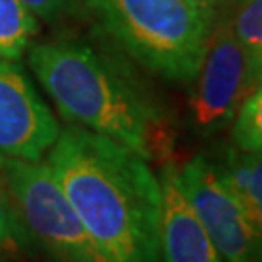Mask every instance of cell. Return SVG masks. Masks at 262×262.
I'll return each instance as SVG.
<instances>
[{
    "label": "cell",
    "instance_id": "cell-1",
    "mask_svg": "<svg viewBox=\"0 0 262 262\" xmlns=\"http://www.w3.org/2000/svg\"><path fill=\"white\" fill-rule=\"evenodd\" d=\"M47 165L103 262H159L161 185L150 161L107 136L68 126Z\"/></svg>",
    "mask_w": 262,
    "mask_h": 262
},
{
    "label": "cell",
    "instance_id": "cell-2",
    "mask_svg": "<svg viewBox=\"0 0 262 262\" xmlns=\"http://www.w3.org/2000/svg\"><path fill=\"white\" fill-rule=\"evenodd\" d=\"M29 66L72 126L107 136L146 161H169L167 113L124 62L80 39H53L29 49Z\"/></svg>",
    "mask_w": 262,
    "mask_h": 262
},
{
    "label": "cell",
    "instance_id": "cell-3",
    "mask_svg": "<svg viewBox=\"0 0 262 262\" xmlns=\"http://www.w3.org/2000/svg\"><path fill=\"white\" fill-rule=\"evenodd\" d=\"M85 6L136 64L171 84L192 80L210 28L187 0H85Z\"/></svg>",
    "mask_w": 262,
    "mask_h": 262
},
{
    "label": "cell",
    "instance_id": "cell-4",
    "mask_svg": "<svg viewBox=\"0 0 262 262\" xmlns=\"http://www.w3.org/2000/svg\"><path fill=\"white\" fill-rule=\"evenodd\" d=\"M0 175L31 249L51 262H103L47 161L4 159Z\"/></svg>",
    "mask_w": 262,
    "mask_h": 262
},
{
    "label": "cell",
    "instance_id": "cell-5",
    "mask_svg": "<svg viewBox=\"0 0 262 262\" xmlns=\"http://www.w3.org/2000/svg\"><path fill=\"white\" fill-rule=\"evenodd\" d=\"M187 85L190 130L200 138L224 132L247 97V62L235 37L233 16L210 26L200 64Z\"/></svg>",
    "mask_w": 262,
    "mask_h": 262
},
{
    "label": "cell",
    "instance_id": "cell-6",
    "mask_svg": "<svg viewBox=\"0 0 262 262\" xmlns=\"http://www.w3.org/2000/svg\"><path fill=\"white\" fill-rule=\"evenodd\" d=\"M181 187L224 262H262V235L214 159L200 154L179 169Z\"/></svg>",
    "mask_w": 262,
    "mask_h": 262
},
{
    "label": "cell",
    "instance_id": "cell-7",
    "mask_svg": "<svg viewBox=\"0 0 262 262\" xmlns=\"http://www.w3.org/2000/svg\"><path fill=\"white\" fill-rule=\"evenodd\" d=\"M60 126L24 68L0 58V161L41 159Z\"/></svg>",
    "mask_w": 262,
    "mask_h": 262
},
{
    "label": "cell",
    "instance_id": "cell-8",
    "mask_svg": "<svg viewBox=\"0 0 262 262\" xmlns=\"http://www.w3.org/2000/svg\"><path fill=\"white\" fill-rule=\"evenodd\" d=\"M158 177L161 185L159 262H224L185 196L177 165L163 161Z\"/></svg>",
    "mask_w": 262,
    "mask_h": 262
},
{
    "label": "cell",
    "instance_id": "cell-9",
    "mask_svg": "<svg viewBox=\"0 0 262 262\" xmlns=\"http://www.w3.org/2000/svg\"><path fill=\"white\" fill-rule=\"evenodd\" d=\"M210 158L262 235V154L237 150L233 144H227L217 148Z\"/></svg>",
    "mask_w": 262,
    "mask_h": 262
},
{
    "label": "cell",
    "instance_id": "cell-10",
    "mask_svg": "<svg viewBox=\"0 0 262 262\" xmlns=\"http://www.w3.org/2000/svg\"><path fill=\"white\" fill-rule=\"evenodd\" d=\"M233 31L247 62V95L262 84V0H245L233 14Z\"/></svg>",
    "mask_w": 262,
    "mask_h": 262
},
{
    "label": "cell",
    "instance_id": "cell-11",
    "mask_svg": "<svg viewBox=\"0 0 262 262\" xmlns=\"http://www.w3.org/2000/svg\"><path fill=\"white\" fill-rule=\"evenodd\" d=\"M37 31L39 19L19 0H0V58H21Z\"/></svg>",
    "mask_w": 262,
    "mask_h": 262
},
{
    "label": "cell",
    "instance_id": "cell-12",
    "mask_svg": "<svg viewBox=\"0 0 262 262\" xmlns=\"http://www.w3.org/2000/svg\"><path fill=\"white\" fill-rule=\"evenodd\" d=\"M231 144L237 150L262 154V84L245 97L235 115Z\"/></svg>",
    "mask_w": 262,
    "mask_h": 262
},
{
    "label": "cell",
    "instance_id": "cell-13",
    "mask_svg": "<svg viewBox=\"0 0 262 262\" xmlns=\"http://www.w3.org/2000/svg\"><path fill=\"white\" fill-rule=\"evenodd\" d=\"M29 249H31V245L19 225L12 196L6 188L4 179L0 175V256L24 253Z\"/></svg>",
    "mask_w": 262,
    "mask_h": 262
},
{
    "label": "cell",
    "instance_id": "cell-14",
    "mask_svg": "<svg viewBox=\"0 0 262 262\" xmlns=\"http://www.w3.org/2000/svg\"><path fill=\"white\" fill-rule=\"evenodd\" d=\"M26 8L43 21H55L66 16L78 4V0H19Z\"/></svg>",
    "mask_w": 262,
    "mask_h": 262
},
{
    "label": "cell",
    "instance_id": "cell-15",
    "mask_svg": "<svg viewBox=\"0 0 262 262\" xmlns=\"http://www.w3.org/2000/svg\"><path fill=\"white\" fill-rule=\"evenodd\" d=\"M187 2L202 16L210 28L215 19L233 16L245 0H187Z\"/></svg>",
    "mask_w": 262,
    "mask_h": 262
}]
</instances>
